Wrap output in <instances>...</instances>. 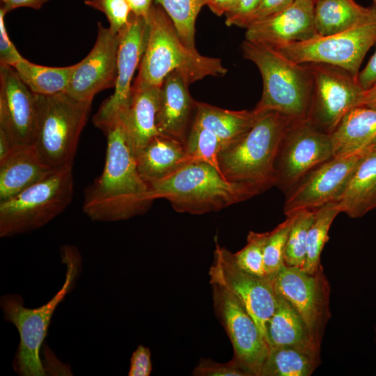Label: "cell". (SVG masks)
<instances>
[{
    "label": "cell",
    "mask_w": 376,
    "mask_h": 376,
    "mask_svg": "<svg viewBox=\"0 0 376 376\" xmlns=\"http://www.w3.org/2000/svg\"><path fill=\"white\" fill-rule=\"evenodd\" d=\"M107 136L104 166L86 189L83 212L93 221L127 220L146 213L154 201L136 165L134 143L116 116L99 127Z\"/></svg>",
    "instance_id": "cell-1"
},
{
    "label": "cell",
    "mask_w": 376,
    "mask_h": 376,
    "mask_svg": "<svg viewBox=\"0 0 376 376\" xmlns=\"http://www.w3.org/2000/svg\"><path fill=\"white\" fill-rule=\"evenodd\" d=\"M146 20V47L134 81L160 86L167 75L177 71L191 84L227 73L220 58L203 56L183 42L171 19L157 3L152 5Z\"/></svg>",
    "instance_id": "cell-2"
},
{
    "label": "cell",
    "mask_w": 376,
    "mask_h": 376,
    "mask_svg": "<svg viewBox=\"0 0 376 376\" xmlns=\"http://www.w3.org/2000/svg\"><path fill=\"white\" fill-rule=\"evenodd\" d=\"M149 187L154 200L166 199L177 212L191 214L219 211L265 191L254 184L227 180L215 167L198 161Z\"/></svg>",
    "instance_id": "cell-3"
},
{
    "label": "cell",
    "mask_w": 376,
    "mask_h": 376,
    "mask_svg": "<svg viewBox=\"0 0 376 376\" xmlns=\"http://www.w3.org/2000/svg\"><path fill=\"white\" fill-rule=\"evenodd\" d=\"M61 257L65 265V281L61 289L45 304L28 308L21 295L6 294L0 298V306L6 321L12 323L19 335V344L13 367L20 376H44L47 372L40 357V350L48 333L52 318L57 306L75 287L82 269L78 249L70 244L61 247Z\"/></svg>",
    "instance_id": "cell-4"
},
{
    "label": "cell",
    "mask_w": 376,
    "mask_h": 376,
    "mask_svg": "<svg viewBox=\"0 0 376 376\" xmlns=\"http://www.w3.org/2000/svg\"><path fill=\"white\" fill-rule=\"evenodd\" d=\"M241 49L263 79L262 95L255 109L277 111L291 120H307L312 94L308 65L297 63L276 49L246 39Z\"/></svg>",
    "instance_id": "cell-5"
},
{
    "label": "cell",
    "mask_w": 376,
    "mask_h": 376,
    "mask_svg": "<svg viewBox=\"0 0 376 376\" xmlns=\"http://www.w3.org/2000/svg\"><path fill=\"white\" fill-rule=\"evenodd\" d=\"M291 119L274 111L263 113L240 139L218 154L219 172L227 180L251 183L265 191L274 186V165Z\"/></svg>",
    "instance_id": "cell-6"
},
{
    "label": "cell",
    "mask_w": 376,
    "mask_h": 376,
    "mask_svg": "<svg viewBox=\"0 0 376 376\" xmlns=\"http://www.w3.org/2000/svg\"><path fill=\"white\" fill-rule=\"evenodd\" d=\"M92 101L75 99L65 92L52 95H36L33 145L42 160L53 169L72 166Z\"/></svg>",
    "instance_id": "cell-7"
},
{
    "label": "cell",
    "mask_w": 376,
    "mask_h": 376,
    "mask_svg": "<svg viewBox=\"0 0 376 376\" xmlns=\"http://www.w3.org/2000/svg\"><path fill=\"white\" fill-rule=\"evenodd\" d=\"M72 166L53 171L17 195L0 201V236L40 228L63 212L72 201Z\"/></svg>",
    "instance_id": "cell-8"
},
{
    "label": "cell",
    "mask_w": 376,
    "mask_h": 376,
    "mask_svg": "<svg viewBox=\"0 0 376 376\" xmlns=\"http://www.w3.org/2000/svg\"><path fill=\"white\" fill-rule=\"evenodd\" d=\"M334 157L331 135L307 120H290L274 165V186L285 194L304 176Z\"/></svg>",
    "instance_id": "cell-9"
},
{
    "label": "cell",
    "mask_w": 376,
    "mask_h": 376,
    "mask_svg": "<svg viewBox=\"0 0 376 376\" xmlns=\"http://www.w3.org/2000/svg\"><path fill=\"white\" fill-rule=\"evenodd\" d=\"M375 42L376 20L347 31L291 42L276 49L297 63L334 65L357 77L366 53Z\"/></svg>",
    "instance_id": "cell-10"
},
{
    "label": "cell",
    "mask_w": 376,
    "mask_h": 376,
    "mask_svg": "<svg viewBox=\"0 0 376 376\" xmlns=\"http://www.w3.org/2000/svg\"><path fill=\"white\" fill-rule=\"evenodd\" d=\"M312 76V94L307 120L331 134L345 115L359 107L364 93L357 77L340 68L307 64Z\"/></svg>",
    "instance_id": "cell-11"
},
{
    "label": "cell",
    "mask_w": 376,
    "mask_h": 376,
    "mask_svg": "<svg viewBox=\"0 0 376 376\" xmlns=\"http://www.w3.org/2000/svg\"><path fill=\"white\" fill-rule=\"evenodd\" d=\"M275 292L285 299L321 345L330 319V285L322 265L314 273L284 265L270 279Z\"/></svg>",
    "instance_id": "cell-12"
},
{
    "label": "cell",
    "mask_w": 376,
    "mask_h": 376,
    "mask_svg": "<svg viewBox=\"0 0 376 376\" xmlns=\"http://www.w3.org/2000/svg\"><path fill=\"white\" fill-rule=\"evenodd\" d=\"M214 242V260L209 271L210 284H217L233 295L254 320L265 339L266 324L277 302L271 281L240 269L233 253L221 246L217 237Z\"/></svg>",
    "instance_id": "cell-13"
},
{
    "label": "cell",
    "mask_w": 376,
    "mask_h": 376,
    "mask_svg": "<svg viewBox=\"0 0 376 376\" xmlns=\"http://www.w3.org/2000/svg\"><path fill=\"white\" fill-rule=\"evenodd\" d=\"M368 151L364 148L348 155L334 156L309 172L285 194L283 212L286 217L337 202Z\"/></svg>",
    "instance_id": "cell-14"
},
{
    "label": "cell",
    "mask_w": 376,
    "mask_h": 376,
    "mask_svg": "<svg viewBox=\"0 0 376 376\" xmlns=\"http://www.w3.org/2000/svg\"><path fill=\"white\" fill-rule=\"evenodd\" d=\"M214 311L232 343L233 357L254 376H260L269 347L254 320L224 288L211 284Z\"/></svg>",
    "instance_id": "cell-15"
},
{
    "label": "cell",
    "mask_w": 376,
    "mask_h": 376,
    "mask_svg": "<svg viewBox=\"0 0 376 376\" xmlns=\"http://www.w3.org/2000/svg\"><path fill=\"white\" fill-rule=\"evenodd\" d=\"M97 33L94 46L88 55L75 68L65 93L81 100H93L100 91L115 86L118 75V52L120 33L97 25Z\"/></svg>",
    "instance_id": "cell-16"
},
{
    "label": "cell",
    "mask_w": 376,
    "mask_h": 376,
    "mask_svg": "<svg viewBox=\"0 0 376 376\" xmlns=\"http://www.w3.org/2000/svg\"><path fill=\"white\" fill-rule=\"evenodd\" d=\"M118 75L114 93L100 107L93 118L95 127L116 116L127 107L133 77L146 49L148 38L146 18L131 13L127 24L119 32Z\"/></svg>",
    "instance_id": "cell-17"
},
{
    "label": "cell",
    "mask_w": 376,
    "mask_h": 376,
    "mask_svg": "<svg viewBox=\"0 0 376 376\" xmlns=\"http://www.w3.org/2000/svg\"><path fill=\"white\" fill-rule=\"evenodd\" d=\"M36 95L10 65H0V132L13 146L33 144Z\"/></svg>",
    "instance_id": "cell-18"
},
{
    "label": "cell",
    "mask_w": 376,
    "mask_h": 376,
    "mask_svg": "<svg viewBox=\"0 0 376 376\" xmlns=\"http://www.w3.org/2000/svg\"><path fill=\"white\" fill-rule=\"evenodd\" d=\"M317 0H295L283 10L251 24L245 39L278 49L318 36L315 25Z\"/></svg>",
    "instance_id": "cell-19"
},
{
    "label": "cell",
    "mask_w": 376,
    "mask_h": 376,
    "mask_svg": "<svg viewBox=\"0 0 376 376\" xmlns=\"http://www.w3.org/2000/svg\"><path fill=\"white\" fill-rule=\"evenodd\" d=\"M189 84L173 71L164 78L159 90L156 125L160 134L185 144L197 101L191 96Z\"/></svg>",
    "instance_id": "cell-20"
},
{
    "label": "cell",
    "mask_w": 376,
    "mask_h": 376,
    "mask_svg": "<svg viewBox=\"0 0 376 376\" xmlns=\"http://www.w3.org/2000/svg\"><path fill=\"white\" fill-rule=\"evenodd\" d=\"M54 170L42 160L33 144L14 146L0 160V201L17 195Z\"/></svg>",
    "instance_id": "cell-21"
},
{
    "label": "cell",
    "mask_w": 376,
    "mask_h": 376,
    "mask_svg": "<svg viewBox=\"0 0 376 376\" xmlns=\"http://www.w3.org/2000/svg\"><path fill=\"white\" fill-rule=\"evenodd\" d=\"M159 90L160 86L133 81L129 104L125 110L116 116L129 134L136 152L152 138L160 134L156 125Z\"/></svg>",
    "instance_id": "cell-22"
},
{
    "label": "cell",
    "mask_w": 376,
    "mask_h": 376,
    "mask_svg": "<svg viewBox=\"0 0 376 376\" xmlns=\"http://www.w3.org/2000/svg\"><path fill=\"white\" fill-rule=\"evenodd\" d=\"M276 299L275 311L265 328V340L269 347H292L320 356L321 345L299 314L281 295L276 294Z\"/></svg>",
    "instance_id": "cell-23"
},
{
    "label": "cell",
    "mask_w": 376,
    "mask_h": 376,
    "mask_svg": "<svg viewBox=\"0 0 376 376\" xmlns=\"http://www.w3.org/2000/svg\"><path fill=\"white\" fill-rule=\"evenodd\" d=\"M136 160L141 176L148 185L194 161L185 144L162 134L154 136L136 151Z\"/></svg>",
    "instance_id": "cell-24"
},
{
    "label": "cell",
    "mask_w": 376,
    "mask_h": 376,
    "mask_svg": "<svg viewBox=\"0 0 376 376\" xmlns=\"http://www.w3.org/2000/svg\"><path fill=\"white\" fill-rule=\"evenodd\" d=\"M263 113L255 108L233 111L197 102L192 123L213 133L219 140L222 150L243 136Z\"/></svg>",
    "instance_id": "cell-25"
},
{
    "label": "cell",
    "mask_w": 376,
    "mask_h": 376,
    "mask_svg": "<svg viewBox=\"0 0 376 376\" xmlns=\"http://www.w3.org/2000/svg\"><path fill=\"white\" fill-rule=\"evenodd\" d=\"M336 203L340 212L350 218L376 208V150L363 157Z\"/></svg>",
    "instance_id": "cell-26"
},
{
    "label": "cell",
    "mask_w": 376,
    "mask_h": 376,
    "mask_svg": "<svg viewBox=\"0 0 376 376\" xmlns=\"http://www.w3.org/2000/svg\"><path fill=\"white\" fill-rule=\"evenodd\" d=\"M315 25L318 36L352 29L376 20V7H365L354 0H317Z\"/></svg>",
    "instance_id": "cell-27"
},
{
    "label": "cell",
    "mask_w": 376,
    "mask_h": 376,
    "mask_svg": "<svg viewBox=\"0 0 376 376\" xmlns=\"http://www.w3.org/2000/svg\"><path fill=\"white\" fill-rule=\"evenodd\" d=\"M330 135L334 156L366 148L376 137V109L362 106L352 109Z\"/></svg>",
    "instance_id": "cell-28"
},
{
    "label": "cell",
    "mask_w": 376,
    "mask_h": 376,
    "mask_svg": "<svg viewBox=\"0 0 376 376\" xmlns=\"http://www.w3.org/2000/svg\"><path fill=\"white\" fill-rule=\"evenodd\" d=\"M13 68L33 93L52 95L65 92L75 64L65 67H48L35 64L23 58Z\"/></svg>",
    "instance_id": "cell-29"
},
{
    "label": "cell",
    "mask_w": 376,
    "mask_h": 376,
    "mask_svg": "<svg viewBox=\"0 0 376 376\" xmlns=\"http://www.w3.org/2000/svg\"><path fill=\"white\" fill-rule=\"evenodd\" d=\"M320 363V356L299 349L271 347L260 376H310Z\"/></svg>",
    "instance_id": "cell-30"
},
{
    "label": "cell",
    "mask_w": 376,
    "mask_h": 376,
    "mask_svg": "<svg viewBox=\"0 0 376 376\" xmlns=\"http://www.w3.org/2000/svg\"><path fill=\"white\" fill-rule=\"evenodd\" d=\"M339 213L341 212L336 202L328 203L315 210L307 235L304 271L314 273L322 265L321 253L329 240L330 227Z\"/></svg>",
    "instance_id": "cell-31"
},
{
    "label": "cell",
    "mask_w": 376,
    "mask_h": 376,
    "mask_svg": "<svg viewBox=\"0 0 376 376\" xmlns=\"http://www.w3.org/2000/svg\"><path fill=\"white\" fill-rule=\"evenodd\" d=\"M171 19L183 42L195 47V24L205 0H156Z\"/></svg>",
    "instance_id": "cell-32"
},
{
    "label": "cell",
    "mask_w": 376,
    "mask_h": 376,
    "mask_svg": "<svg viewBox=\"0 0 376 376\" xmlns=\"http://www.w3.org/2000/svg\"><path fill=\"white\" fill-rule=\"evenodd\" d=\"M315 212V210H301L295 213V219L288 235L284 254L285 265L303 269L308 232L314 219Z\"/></svg>",
    "instance_id": "cell-33"
},
{
    "label": "cell",
    "mask_w": 376,
    "mask_h": 376,
    "mask_svg": "<svg viewBox=\"0 0 376 376\" xmlns=\"http://www.w3.org/2000/svg\"><path fill=\"white\" fill-rule=\"evenodd\" d=\"M295 214L287 216L285 221L269 232L264 247V267L268 279H271L284 264V254L290 228Z\"/></svg>",
    "instance_id": "cell-34"
},
{
    "label": "cell",
    "mask_w": 376,
    "mask_h": 376,
    "mask_svg": "<svg viewBox=\"0 0 376 376\" xmlns=\"http://www.w3.org/2000/svg\"><path fill=\"white\" fill-rule=\"evenodd\" d=\"M269 232L249 231L246 244L233 253L236 265L253 276L267 279L264 267V247Z\"/></svg>",
    "instance_id": "cell-35"
},
{
    "label": "cell",
    "mask_w": 376,
    "mask_h": 376,
    "mask_svg": "<svg viewBox=\"0 0 376 376\" xmlns=\"http://www.w3.org/2000/svg\"><path fill=\"white\" fill-rule=\"evenodd\" d=\"M84 3L103 13L109 27L116 33H119L129 22L131 10L125 0H84Z\"/></svg>",
    "instance_id": "cell-36"
},
{
    "label": "cell",
    "mask_w": 376,
    "mask_h": 376,
    "mask_svg": "<svg viewBox=\"0 0 376 376\" xmlns=\"http://www.w3.org/2000/svg\"><path fill=\"white\" fill-rule=\"evenodd\" d=\"M194 376H254L253 373L234 357L226 363L201 359L192 372Z\"/></svg>",
    "instance_id": "cell-37"
},
{
    "label": "cell",
    "mask_w": 376,
    "mask_h": 376,
    "mask_svg": "<svg viewBox=\"0 0 376 376\" xmlns=\"http://www.w3.org/2000/svg\"><path fill=\"white\" fill-rule=\"evenodd\" d=\"M261 2L262 0H236L232 8L225 15L226 24L246 29Z\"/></svg>",
    "instance_id": "cell-38"
},
{
    "label": "cell",
    "mask_w": 376,
    "mask_h": 376,
    "mask_svg": "<svg viewBox=\"0 0 376 376\" xmlns=\"http://www.w3.org/2000/svg\"><path fill=\"white\" fill-rule=\"evenodd\" d=\"M6 13L0 8V65L13 67L24 57L15 48L6 31L4 21Z\"/></svg>",
    "instance_id": "cell-39"
},
{
    "label": "cell",
    "mask_w": 376,
    "mask_h": 376,
    "mask_svg": "<svg viewBox=\"0 0 376 376\" xmlns=\"http://www.w3.org/2000/svg\"><path fill=\"white\" fill-rule=\"evenodd\" d=\"M152 368L150 349L139 345L131 356L128 375L149 376Z\"/></svg>",
    "instance_id": "cell-40"
},
{
    "label": "cell",
    "mask_w": 376,
    "mask_h": 376,
    "mask_svg": "<svg viewBox=\"0 0 376 376\" xmlns=\"http://www.w3.org/2000/svg\"><path fill=\"white\" fill-rule=\"evenodd\" d=\"M294 1L295 0H262L259 8L252 16L248 26L255 22L283 10L293 3Z\"/></svg>",
    "instance_id": "cell-41"
},
{
    "label": "cell",
    "mask_w": 376,
    "mask_h": 376,
    "mask_svg": "<svg viewBox=\"0 0 376 376\" xmlns=\"http://www.w3.org/2000/svg\"><path fill=\"white\" fill-rule=\"evenodd\" d=\"M357 80L364 90L376 85V49L368 63L359 72Z\"/></svg>",
    "instance_id": "cell-42"
},
{
    "label": "cell",
    "mask_w": 376,
    "mask_h": 376,
    "mask_svg": "<svg viewBox=\"0 0 376 376\" xmlns=\"http://www.w3.org/2000/svg\"><path fill=\"white\" fill-rule=\"evenodd\" d=\"M49 1V0H0V8L7 13L13 10L22 7L38 10Z\"/></svg>",
    "instance_id": "cell-43"
},
{
    "label": "cell",
    "mask_w": 376,
    "mask_h": 376,
    "mask_svg": "<svg viewBox=\"0 0 376 376\" xmlns=\"http://www.w3.org/2000/svg\"><path fill=\"white\" fill-rule=\"evenodd\" d=\"M131 13L136 17L146 18L153 4V0H125Z\"/></svg>",
    "instance_id": "cell-44"
},
{
    "label": "cell",
    "mask_w": 376,
    "mask_h": 376,
    "mask_svg": "<svg viewBox=\"0 0 376 376\" xmlns=\"http://www.w3.org/2000/svg\"><path fill=\"white\" fill-rule=\"evenodd\" d=\"M236 0H205V5L217 16L225 15Z\"/></svg>",
    "instance_id": "cell-45"
},
{
    "label": "cell",
    "mask_w": 376,
    "mask_h": 376,
    "mask_svg": "<svg viewBox=\"0 0 376 376\" xmlns=\"http://www.w3.org/2000/svg\"><path fill=\"white\" fill-rule=\"evenodd\" d=\"M359 106L376 109V85L364 91Z\"/></svg>",
    "instance_id": "cell-46"
},
{
    "label": "cell",
    "mask_w": 376,
    "mask_h": 376,
    "mask_svg": "<svg viewBox=\"0 0 376 376\" xmlns=\"http://www.w3.org/2000/svg\"><path fill=\"white\" fill-rule=\"evenodd\" d=\"M368 150H376V137L366 147Z\"/></svg>",
    "instance_id": "cell-47"
},
{
    "label": "cell",
    "mask_w": 376,
    "mask_h": 376,
    "mask_svg": "<svg viewBox=\"0 0 376 376\" xmlns=\"http://www.w3.org/2000/svg\"><path fill=\"white\" fill-rule=\"evenodd\" d=\"M373 5L376 7V0H372Z\"/></svg>",
    "instance_id": "cell-48"
},
{
    "label": "cell",
    "mask_w": 376,
    "mask_h": 376,
    "mask_svg": "<svg viewBox=\"0 0 376 376\" xmlns=\"http://www.w3.org/2000/svg\"><path fill=\"white\" fill-rule=\"evenodd\" d=\"M375 331H376V326H375Z\"/></svg>",
    "instance_id": "cell-49"
}]
</instances>
